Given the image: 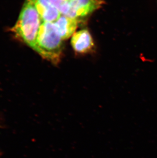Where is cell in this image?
Wrapping results in <instances>:
<instances>
[{"label": "cell", "instance_id": "cell-1", "mask_svg": "<svg viewBox=\"0 0 157 158\" xmlns=\"http://www.w3.org/2000/svg\"><path fill=\"white\" fill-rule=\"evenodd\" d=\"M43 22L32 0H26L12 31L18 39L34 49Z\"/></svg>", "mask_w": 157, "mask_h": 158}, {"label": "cell", "instance_id": "cell-2", "mask_svg": "<svg viewBox=\"0 0 157 158\" xmlns=\"http://www.w3.org/2000/svg\"><path fill=\"white\" fill-rule=\"evenodd\" d=\"M62 40L54 23L43 22L34 50L48 61L58 64L62 55Z\"/></svg>", "mask_w": 157, "mask_h": 158}, {"label": "cell", "instance_id": "cell-3", "mask_svg": "<svg viewBox=\"0 0 157 158\" xmlns=\"http://www.w3.org/2000/svg\"><path fill=\"white\" fill-rule=\"evenodd\" d=\"M70 9L67 17L82 19L101 7L103 0H69Z\"/></svg>", "mask_w": 157, "mask_h": 158}, {"label": "cell", "instance_id": "cell-4", "mask_svg": "<svg viewBox=\"0 0 157 158\" xmlns=\"http://www.w3.org/2000/svg\"><path fill=\"white\" fill-rule=\"evenodd\" d=\"M71 46L76 52L87 53L95 46L94 40L88 30L83 29L74 33L71 40Z\"/></svg>", "mask_w": 157, "mask_h": 158}, {"label": "cell", "instance_id": "cell-5", "mask_svg": "<svg viewBox=\"0 0 157 158\" xmlns=\"http://www.w3.org/2000/svg\"><path fill=\"white\" fill-rule=\"evenodd\" d=\"M43 22H55L61 14L49 0H32Z\"/></svg>", "mask_w": 157, "mask_h": 158}, {"label": "cell", "instance_id": "cell-6", "mask_svg": "<svg viewBox=\"0 0 157 158\" xmlns=\"http://www.w3.org/2000/svg\"><path fill=\"white\" fill-rule=\"evenodd\" d=\"M78 20L61 15L60 18L54 23L58 34L63 40L69 38L74 34L77 28Z\"/></svg>", "mask_w": 157, "mask_h": 158}, {"label": "cell", "instance_id": "cell-7", "mask_svg": "<svg viewBox=\"0 0 157 158\" xmlns=\"http://www.w3.org/2000/svg\"><path fill=\"white\" fill-rule=\"evenodd\" d=\"M53 6H55L61 15H67L70 9L69 0H49Z\"/></svg>", "mask_w": 157, "mask_h": 158}]
</instances>
